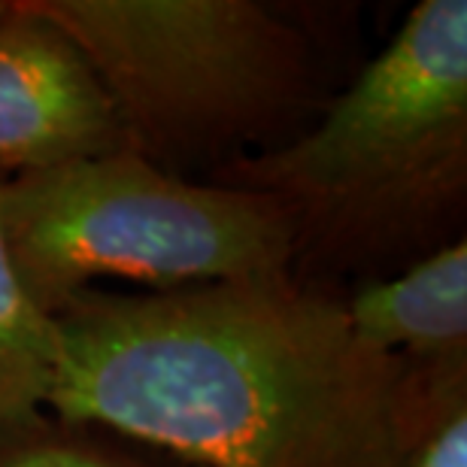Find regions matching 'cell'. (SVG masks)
Masks as SVG:
<instances>
[{
	"label": "cell",
	"instance_id": "obj_2",
	"mask_svg": "<svg viewBox=\"0 0 467 467\" xmlns=\"http://www.w3.org/2000/svg\"><path fill=\"white\" fill-rule=\"evenodd\" d=\"M288 213L297 249L373 243L459 207L467 189V4L422 0L306 134L222 180Z\"/></svg>",
	"mask_w": 467,
	"mask_h": 467
},
{
	"label": "cell",
	"instance_id": "obj_9",
	"mask_svg": "<svg viewBox=\"0 0 467 467\" xmlns=\"http://www.w3.org/2000/svg\"><path fill=\"white\" fill-rule=\"evenodd\" d=\"M0 467H128L113 455L70 434L67 425L43 416L0 434Z\"/></svg>",
	"mask_w": 467,
	"mask_h": 467
},
{
	"label": "cell",
	"instance_id": "obj_6",
	"mask_svg": "<svg viewBox=\"0 0 467 467\" xmlns=\"http://www.w3.org/2000/svg\"><path fill=\"white\" fill-rule=\"evenodd\" d=\"M352 334L422 373L467 370V243L450 240L340 301Z\"/></svg>",
	"mask_w": 467,
	"mask_h": 467
},
{
	"label": "cell",
	"instance_id": "obj_5",
	"mask_svg": "<svg viewBox=\"0 0 467 467\" xmlns=\"http://www.w3.org/2000/svg\"><path fill=\"white\" fill-rule=\"evenodd\" d=\"M134 149L79 46L31 0L0 18V180Z\"/></svg>",
	"mask_w": 467,
	"mask_h": 467
},
{
	"label": "cell",
	"instance_id": "obj_1",
	"mask_svg": "<svg viewBox=\"0 0 467 467\" xmlns=\"http://www.w3.org/2000/svg\"><path fill=\"white\" fill-rule=\"evenodd\" d=\"M55 322L46 416L201 467H404L450 377L364 347L343 304L288 270L137 297L86 292Z\"/></svg>",
	"mask_w": 467,
	"mask_h": 467
},
{
	"label": "cell",
	"instance_id": "obj_4",
	"mask_svg": "<svg viewBox=\"0 0 467 467\" xmlns=\"http://www.w3.org/2000/svg\"><path fill=\"white\" fill-rule=\"evenodd\" d=\"M86 55L140 155L225 152L310 91V46L255 0H31Z\"/></svg>",
	"mask_w": 467,
	"mask_h": 467
},
{
	"label": "cell",
	"instance_id": "obj_7",
	"mask_svg": "<svg viewBox=\"0 0 467 467\" xmlns=\"http://www.w3.org/2000/svg\"><path fill=\"white\" fill-rule=\"evenodd\" d=\"M58 368V322L27 295L0 228V434L46 416Z\"/></svg>",
	"mask_w": 467,
	"mask_h": 467
},
{
	"label": "cell",
	"instance_id": "obj_8",
	"mask_svg": "<svg viewBox=\"0 0 467 467\" xmlns=\"http://www.w3.org/2000/svg\"><path fill=\"white\" fill-rule=\"evenodd\" d=\"M404 467H467V373L437 379Z\"/></svg>",
	"mask_w": 467,
	"mask_h": 467
},
{
	"label": "cell",
	"instance_id": "obj_3",
	"mask_svg": "<svg viewBox=\"0 0 467 467\" xmlns=\"http://www.w3.org/2000/svg\"><path fill=\"white\" fill-rule=\"evenodd\" d=\"M0 228L22 285L52 316L100 279L180 292L285 274L297 255L274 198L189 182L137 149L0 180Z\"/></svg>",
	"mask_w": 467,
	"mask_h": 467
}]
</instances>
